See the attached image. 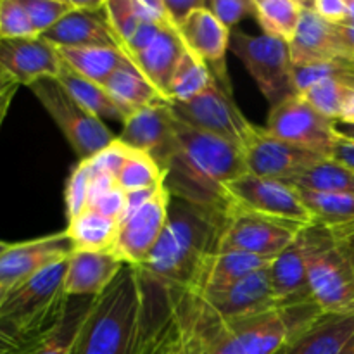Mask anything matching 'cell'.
Returning a JSON list of instances; mask_svg holds the SVG:
<instances>
[{"label":"cell","mask_w":354,"mask_h":354,"mask_svg":"<svg viewBox=\"0 0 354 354\" xmlns=\"http://www.w3.org/2000/svg\"><path fill=\"white\" fill-rule=\"evenodd\" d=\"M93 171L90 168L88 161H80L78 166L73 169L66 183V211H68V220L78 216L82 211L88 207L90 197V183H92Z\"/></svg>","instance_id":"39"},{"label":"cell","mask_w":354,"mask_h":354,"mask_svg":"<svg viewBox=\"0 0 354 354\" xmlns=\"http://www.w3.org/2000/svg\"><path fill=\"white\" fill-rule=\"evenodd\" d=\"M330 158L341 162V165H344L346 168H349L354 173V142L337 135L334 145H332Z\"/></svg>","instance_id":"47"},{"label":"cell","mask_w":354,"mask_h":354,"mask_svg":"<svg viewBox=\"0 0 354 354\" xmlns=\"http://www.w3.org/2000/svg\"><path fill=\"white\" fill-rule=\"evenodd\" d=\"M270 263H272V258L248 254V252H214L201 268L192 292L206 296V294L227 289L244 277L266 268Z\"/></svg>","instance_id":"25"},{"label":"cell","mask_w":354,"mask_h":354,"mask_svg":"<svg viewBox=\"0 0 354 354\" xmlns=\"http://www.w3.org/2000/svg\"><path fill=\"white\" fill-rule=\"evenodd\" d=\"M116 182L124 192L154 189V187L161 185L165 182V171L151 156L133 149L128 161L124 162L121 171L118 173Z\"/></svg>","instance_id":"36"},{"label":"cell","mask_w":354,"mask_h":354,"mask_svg":"<svg viewBox=\"0 0 354 354\" xmlns=\"http://www.w3.org/2000/svg\"><path fill=\"white\" fill-rule=\"evenodd\" d=\"M95 297H69L57 324L44 335L35 354H73L80 328Z\"/></svg>","instance_id":"31"},{"label":"cell","mask_w":354,"mask_h":354,"mask_svg":"<svg viewBox=\"0 0 354 354\" xmlns=\"http://www.w3.org/2000/svg\"><path fill=\"white\" fill-rule=\"evenodd\" d=\"M245 173L239 145L176 120L175 151L165 166V183L173 197L228 209L227 185Z\"/></svg>","instance_id":"2"},{"label":"cell","mask_w":354,"mask_h":354,"mask_svg":"<svg viewBox=\"0 0 354 354\" xmlns=\"http://www.w3.org/2000/svg\"><path fill=\"white\" fill-rule=\"evenodd\" d=\"M14 85H17V83L14 82V80L10 78V76L7 75V73L3 71L2 68H0V93H2L3 90L10 88V86H14Z\"/></svg>","instance_id":"53"},{"label":"cell","mask_w":354,"mask_h":354,"mask_svg":"<svg viewBox=\"0 0 354 354\" xmlns=\"http://www.w3.org/2000/svg\"><path fill=\"white\" fill-rule=\"evenodd\" d=\"M26 346L28 344H21V342H17L16 339L9 337L7 334L0 332V354H16L23 348H26Z\"/></svg>","instance_id":"49"},{"label":"cell","mask_w":354,"mask_h":354,"mask_svg":"<svg viewBox=\"0 0 354 354\" xmlns=\"http://www.w3.org/2000/svg\"><path fill=\"white\" fill-rule=\"evenodd\" d=\"M303 228L292 221L230 206L216 252H248L273 259L296 241Z\"/></svg>","instance_id":"8"},{"label":"cell","mask_w":354,"mask_h":354,"mask_svg":"<svg viewBox=\"0 0 354 354\" xmlns=\"http://www.w3.org/2000/svg\"><path fill=\"white\" fill-rule=\"evenodd\" d=\"M268 266L244 277L227 289L201 297H204L206 303L225 322L245 320V318L258 317L266 311L277 310L279 304H277L272 280H270Z\"/></svg>","instance_id":"18"},{"label":"cell","mask_w":354,"mask_h":354,"mask_svg":"<svg viewBox=\"0 0 354 354\" xmlns=\"http://www.w3.org/2000/svg\"><path fill=\"white\" fill-rule=\"evenodd\" d=\"M344 24L354 28V0H348V19Z\"/></svg>","instance_id":"55"},{"label":"cell","mask_w":354,"mask_h":354,"mask_svg":"<svg viewBox=\"0 0 354 354\" xmlns=\"http://www.w3.org/2000/svg\"><path fill=\"white\" fill-rule=\"evenodd\" d=\"M207 2L204 0H165L166 10L169 14V19L175 24L176 28L182 26L189 16L192 12H196L197 9H203L206 7Z\"/></svg>","instance_id":"46"},{"label":"cell","mask_w":354,"mask_h":354,"mask_svg":"<svg viewBox=\"0 0 354 354\" xmlns=\"http://www.w3.org/2000/svg\"><path fill=\"white\" fill-rule=\"evenodd\" d=\"M241 151L248 173L283 182H289L301 171L325 159V156L275 138L256 124L249 131Z\"/></svg>","instance_id":"13"},{"label":"cell","mask_w":354,"mask_h":354,"mask_svg":"<svg viewBox=\"0 0 354 354\" xmlns=\"http://www.w3.org/2000/svg\"><path fill=\"white\" fill-rule=\"evenodd\" d=\"M131 2H133V10L140 23L173 24L166 10L165 0H131Z\"/></svg>","instance_id":"43"},{"label":"cell","mask_w":354,"mask_h":354,"mask_svg":"<svg viewBox=\"0 0 354 354\" xmlns=\"http://www.w3.org/2000/svg\"><path fill=\"white\" fill-rule=\"evenodd\" d=\"M207 9L225 28L234 31L242 19L252 16V0H211Z\"/></svg>","instance_id":"42"},{"label":"cell","mask_w":354,"mask_h":354,"mask_svg":"<svg viewBox=\"0 0 354 354\" xmlns=\"http://www.w3.org/2000/svg\"><path fill=\"white\" fill-rule=\"evenodd\" d=\"M68 259L54 263L7 292L0 306V332L30 344L57 324L69 299L64 292Z\"/></svg>","instance_id":"5"},{"label":"cell","mask_w":354,"mask_h":354,"mask_svg":"<svg viewBox=\"0 0 354 354\" xmlns=\"http://www.w3.org/2000/svg\"><path fill=\"white\" fill-rule=\"evenodd\" d=\"M265 130L275 138L330 158L335 133V121L318 113L299 93L270 107Z\"/></svg>","instance_id":"10"},{"label":"cell","mask_w":354,"mask_h":354,"mask_svg":"<svg viewBox=\"0 0 354 354\" xmlns=\"http://www.w3.org/2000/svg\"><path fill=\"white\" fill-rule=\"evenodd\" d=\"M168 107L180 123L223 138L239 147H242L254 127L241 113L234 97L228 95L216 82L189 102H168Z\"/></svg>","instance_id":"11"},{"label":"cell","mask_w":354,"mask_h":354,"mask_svg":"<svg viewBox=\"0 0 354 354\" xmlns=\"http://www.w3.org/2000/svg\"><path fill=\"white\" fill-rule=\"evenodd\" d=\"M41 339H44V337H41ZM41 339H38V341L31 342V344H28L26 348H23V349H21V351H17L16 354H35V353H37L38 346H40V341H41Z\"/></svg>","instance_id":"54"},{"label":"cell","mask_w":354,"mask_h":354,"mask_svg":"<svg viewBox=\"0 0 354 354\" xmlns=\"http://www.w3.org/2000/svg\"><path fill=\"white\" fill-rule=\"evenodd\" d=\"M66 232L75 245V251L114 252L120 221L93 209H85L68 221Z\"/></svg>","instance_id":"28"},{"label":"cell","mask_w":354,"mask_h":354,"mask_svg":"<svg viewBox=\"0 0 354 354\" xmlns=\"http://www.w3.org/2000/svg\"><path fill=\"white\" fill-rule=\"evenodd\" d=\"M178 31L187 48L209 66L218 85L234 97L227 73V50L230 48L232 31L216 19V16L207 9V3L206 7L190 14Z\"/></svg>","instance_id":"16"},{"label":"cell","mask_w":354,"mask_h":354,"mask_svg":"<svg viewBox=\"0 0 354 354\" xmlns=\"http://www.w3.org/2000/svg\"><path fill=\"white\" fill-rule=\"evenodd\" d=\"M227 199L228 207H241L265 216L292 221L301 227L315 223L299 190L283 180L263 178L245 173L228 183Z\"/></svg>","instance_id":"9"},{"label":"cell","mask_w":354,"mask_h":354,"mask_svg":"<svg viewBox=\"0 0 354 354\" xmlns=\"http://www.w3.org/2000/svg\"><path fill=\"white\" fill-rule=\"evenodd\" d=\"M38 37L75 10L73 0H23Z\"/></svg>","instance_id":"37"},{"label":"cell","mask_w":354,"mask_h":354,"mask_svg":"<svg viewBox=\"0 0 354 354\" xmlns=\"http://www.w3.org/2000/svg\"><path fill=\"white\" fill-rule=\"evenodd\" d=\"M299 194L315 223L332 228L354 223V192L318 194L299 190Z\"/></svg>","instance_id":"35"},{"label":"cell","mask_w":354,"mask_h":354,"mask_svg":"<svg viewBox=\"0 0 354 354\" xmlns=\"http://www.w3.org/2000/svg\"><path fill=\"white\" fill-rule=\"evenodd\" d=\"M38 37L23 0H0V40Z\"/></svg>","instance_id":"38"},{"label":"cell","mask_w":354,"mask_h":354,"mask_svg":"<svg viewBox=\"0 0 354 354\" xmlns=\"http://www.w3.org/2000/svg\"><path fill=\"white\" fill-rule=\"evenodd\" d=\"M216 82L209 66L187 48L169 83L168 102H189Z\"/></svg>","instance_id":"33"},{"label":"cell","mask_w":354,"mask_h":354,"mask_svg":"<svg viewBox=\"0 0 354 354\" xmlns=\"http://www.w3.org/2000/svg\"><path fill=\"white\" fill-rule=\"evenodd\" d=\"M313 301L322 313H354V263L335 228L313 223L299 234Z\"/></svg>","instance_id":"4"},{"label":"cell","mask_w":354,"mask_h":354,"mask_svg":"<svg viewBox=\"0 0 354 354\" xmlns=\"http://www.w3.org/2000/svg\"><path fill=\"white\" fill-rule=\"evenodd\" d=\"M308 6L324 21L341 26L348 19V0H313Z\"/></svg>","instance_id":"45"},{"label":"cell","mask_w":354,"mask_h":354,"mask_svg":"<svg viewBox=\"0 0 354 354\" xmlns=\"http://www.w3.org/2000/svg\"><path fill=\"white\" fill-rule=\"evenodd\" d=\"M339 121H342V123H353L354 124V90H353L351 97L348 99V102H346L344 111H342Z\"/></svg>","instance_id":"52"},{"label":"cell","mask_w":354,"mask_h":354,"mask_svg":"<svg viewBox=\"0 0 354 354\" xmlns=\"http://www.w3.org/2000/svg\"><path fill=\"white\" fill-rule=\"evenodd\" d=\"M287 183L303 192H354V173L335 159L325 158Z\"/></svg>","instance_id":"32"},{"label":"cell","mask_w":354,"mask_h":354,"mask_svg":"<svg viewBox=\"0 0 354 354\" xmlns=\"http://www.w3.org/2000/svg\"><path fill=\"white\" fill-rule=\"evenodd\" d=\"M342 354H354V341L348 346V348H346V351L342 353Z\"/></svg>","instance_id":"59"},{"label":"cell","mask_w":354,"mask_h":354,"mask_svg":"<svg viewBox=\"0 0 354 354\" xmlns=\"http://www.w3.org/2000/svg\"><path fill=\"white\" fill-rule=\"evenodd\" d=\"M124 263L114 252L73 251L64 277L68 297H99L116 280Z\"/></svg>","instance_id":"19"},{"label":"cell","mask_w":354,"mask_h":354,"mask_svg":"<svg viewBox=\"0 0 354 354\" xmlns=\"http://www.w3.org/2000/svg\"><path fill=\"white\" fill-rule=\"evenodd\" d=\"M230 48L241 59L259 92L268 100L270 107L287 97L296 95L289 44L266 35H249L234 30Z\"/></svg>","instance_id":"6"},{"label":"cell","mask_w":354,"mask_h":354,"mask_svg":"<svg viewBox=\"0 0 354 354\" xmlns=\"http://www.w3.org/2000/svg\"><path fill=\"white\" fill-rule=\"evenodd\" d=\"M0 68L17 83L31 86L45 78H57L62 57L57 47L41 37L0 40Z\"/></svg>","instance_id":"17"},{"label":"cell","mask_w":354,"mask_h":354,"mask_svg":"<svg viewBox=\"0 0 354 354\" xmlns=\"http://www.w3.org/2000/svg\"><path fill=\"white\" fill-rule=\"evenodd\" d=\"M268 270L279 308H294L315 303L310 290L306 258L299 235L289 248L272 259Z\"/></svg>","instance_id":"22"},{"label":"cell","mask_w":354,"mask_h":354,"mask_svg":"<svg viewBox=\"0 0 354 354\" xmlns=\"http://www.w3.org/2000/svg\"><path fill=\"white\" fill-rule=\"evenodd\" d=\"M354 90V69L342 75L330 76L299 93L315 109L332 121H339L346 102Z\"/></svg>","instance_id":"34"},{"label":"cell","mask_w":354,"mask_h":354,"mask_svg":"<svg viewBox=\"0 0 354 354\" xmlns=\"http://www.w3.org/2000/svg\"><path fill=\"white\" fill-rule=\"evenodd\" d=\"M10 248H12V244H10V242H3V241H0V258H2V256L6 254V252L9 251Z\"/></svg>","instance_id":"57"},{"label":"cell","mask_w":354,"mask_h":354,"mask_svg":"<svg viewBox=\"0 0 354 354\" xmlns=\"http://www.w3.org/2000/svg\"><path fill=\"white\" fill-rule=\"evenodd\" d=\"M73 251L75 245L66 230L12 244V248L0 258V287L14 289L54 263L68 259Z\"/></svg>","instance_id":"15"},{"label":"cell","mask_w":354,"mask_h":354,"mask_svg":"<svg viewBox=\"0 0 354 354\" xmlns=\"http://www.w3.org/2000/svg\"><path fill=\"white\" fill-rule=\"evenodd\" d=\"M17 88H19V85H14L0 93V127H2L7 113H9V107H10V104H12V99H14V95H16Z\"/></svg>","instance_id":"48"},{"label":"cell","mask_w":354,"mask_h":354,"mask_svg":"<svg viewBox=\"0 0 354 354\" xmlns=\"http://www.w3.org/2000/svg\"><path fill=\"white\" fill-rule=\"evenodd\" d=\"M62 61L75 73L83 78L106 85L107 80L121 68L127 61H130L127 54L120 48L107 47H62L57 48Z\"/></svg>","instance_id":"27"},{"label":"cell","mask_w":354,"mask_h":354,"mask_svg":"<svg viewBox=\"0 0 354 354\" xmlns=\"http://www.w3.org/2000/svg\"><path fill=\"white\" fill-rule=\"evenodd\" d=\"M335 230L342 235L346 242H348V248L351 251L353 256V263H354V223L353 225H346V227H337Z\"/></svg>","instance_id":"50"},{"label":"cell","mask_w":354,"mask_h":354,"mask_svg":"<svg viewBox=\"0 0 354 354\" xmlns=\"http://www.w3.org/2000/svg\"><path fill=\"white\" fill-rule=\"evenodd\" d=\"M166 354H187L185 348H183V342H182V334H180V339L176 341V344L173 346V348L169 349V351Z\"/></svg>","instance_id":"56"},{"label":"cell","mask_w":354,"mask_h":354,"mask_svg":"<svg viewBox=\"0 0 354 354\" xmlns=\"http://www.w3.org/2000/svg\"><path fill=\"white\" fill-rule=\"evenodd\" d=\"M55 80L61 83L62 88H64L80 106L85 107L88 113H92L93 116H97L99 120H113L124 123V120L128 118L127 113L114 102V99L109 95L106 86L97 85V83L80 76L78 73L73 71L64 61H62L61 73H59V76Z\"/></svg>","instance_id":"29"},{"label":"cell","mask_w":354,"mask_h":354,"mask_svg":"<svg viewBox=\"0 0 354 354\" xmlns=\"http://www.w3.org/2000/svg\"><path fill=\"white\" fill-rule=\"evenodd\" d=\"M304 12L299 0H252V17L261 26L263 35L286 44L296 35Z\"/></svg>","instance_id":"30"},{"label":"cell","mask_w":354,"mask_h":354,"mask_svg":"<svg viewBox=\"0 0 354 354\" xmlns=\"http://www.w3.org/2000/svg\"><path fill=\"white\" fill-rule=\"evenodd\" d=\"M106 90L113 97L114 102L130 116L131 113L144 107L156 106L166 102L159 90L147 80V76L133 64V61H127L109 80Z\"/></svg>","instance_id":"26"},{"label":"cell","mask_w":354,"mask_h":354,"mask_svg":"<svg viewBox=\"0 0 354 354\" xmlns=\"http://www.w3.org/2000/svg\"><path fill=\"white\" fill-rule=\"evenodd\" d=\"M335 133L342 138L354 142V124L353 123H342V121H335Z\"/></svg>","instance_id":"51"},{"label":"cell","mask_w":354,"mask_h":354,"mask_svg":"<svg viewBox=\"0 0 354 354\" xmlns=\"http://www.w3.org/2000/svg\"><path fill=\"white\" fill-rule=\"evenodd\" d=\"M187 52L185 41L180 37L178 28L166 24L151 45L133 57V64L147 76L149 82L159 90L168 102L169 83Z\"/></svg>","instance_id":"24"},{"label":"cell","mask_w":354,"mask_h":354,"mask_svg":"<svg viewBox=\"0 0 354 354\" xmlns=\"http://www.w3.org/2000/svg\"><path fill=\"white\" fill-rule=\"evenodd\" d=\"M48 116L69 142L80 161L92 159L116 140L102 120L80 106L55 78H45L30 86Z\"/></svg>","instance_id":"7"},{"label":"cell","mask_w":354,"mask_h":354,"mask_svg":"<svg viewBox=\"0 0 354 354\" xmlns=\"http://www.w3.org/2000/svg\"><path fill=\"white\" fill-rule=\"evenodd\" d=\"M54 47H107L123 50L102 12L75 9L41 35Z\"/></svg>","instance_id":"23"},{"label":"cell","mask_w":354,"mask_h":354,"mask_svg":"<svg viewBox=\"0 0 354 354\" xmlns=\"http://www.w3.org/2000/svg\"><path fill=\"white\" fill-rule=\"evenodd\" d=\"M171 203V192L166 183L156 189L151 199L130 211L120 221L114 254L128 266L140 268L161 239Z\"/></svg>","instance_id":"12"},{"label":"cell","mask_w":354,"mask_h":354,"mask_svg":"<svg viewBox=\"0 0 354 354\" xmlns=\"http://www.w3.org/2000/svg\"><path fill=\"white\" fill-rule=\"evenodd\" d=\"M354 341V313H322L277 354H342Z\"/></svg>","instance_id":"20"},{"label":"cell","mask_w":354,"mask_h":354,"mask_svg":"<svg viewBox=\"0 0 354 354\" xmlns=\"http://www.w3.org/2000/svg\"><path fill=\"white\" fill-rule=\"evenodd\" d=\"M133 149L124 145L121 140H114L107 145L104 151H100L99 154L93 156L92 159H85L90 162L93 173H99V175H107L116 178L118 173L121 171L124 162L128 161V158L131 156Z\"/></svg>","instance_id":"41"},{"label":"cell","mask_w":354,"mask_h":354,"mask_svg":"<svg viewBox=\"0 0 354 354\" xmlns=\"http://www.w3.org/2000/svg\"><path fill=\"white\" fill-rule=\"evenodd\" d=\"M225 220L227 209L171 196L161 239L138 270L165 286L192 290L206 259L216 252Z\"/></svg>","instance_id":"1"},{"label":"cell","mask_w":354,"mask_h":354,"mask_svg":"<svg viewBox=\"0 0 354 354\" xmlns=\"http://www.w3.org/2000/svg\"><path fill=\"white\" fill-rule=\"evenodd\" d=\"M162 26L166 24H152V23H140V26L137 28L133 35H131L130 40L124 45V54L133 61L135 55H138L140 52H144L149 45L154 41V38L158 37L159 31L162 30Z\"/></svg>","instance_id":"44"},{"label":"cell","mask_w":354,"mask_h":354,"mask_svg":"<svg viewBox=\"0 0 354 354\" xmlns=\"http://www.w3.org/2000/svg\"><path fill=\"white\" fill-rule=\"evenodd\" d=\"M144 308V275L127 265L106 292L93 299L73 354H131Z\"/></svg>","instance_id":"3"},{"label":"cell","mask_w":354,"mask_h":354,"mask_svg":"<svg viewBox=\"0 0 354 354\" xmlns=\"http://www.w3.org/2000/svg\"><path fill=\"white\" fill-rule=\"evenodd\" d=\"M118 140L128 147L151 156L161 169L168 165L176 145V120L168 102L144 107L124 120Z\"/></svg>","instance_id":"14"},{"label":"cell","mask_w":354,"mask_h":354,"mask_svg":"<svg viewBox=\"0 0 354 354\" xmlns=\"http://www.w3.org/2000/svg\"><path fill=\"white\" fill-rule=\"evenodd\" d=\"M104 16H106L114 37L118 38L124 52L127 41L140 26V21H138L137 14L133 10V2L131 0H106Z\"/></svg>","instance_id":"40"},{"label":"cell","mask_w":354,"mask_h":354,"mask_svg":"<svg viewBox=\"0 0 354 354\" xmlns=\"http://www.w3.org/2000/svg\"><path fill=\"white\" fill-rule=\"evenodd\" d=\"M7 292H9V289H6V287H0V306H2L3 299H6Z\"/></svg>","instance_id":"58"},{"label":"cell","mask_w":354,"mask_h":354,"mask_svg":"<svg viewBox=\"0 0 354 354\" xmlns=\"http://www.w3.org/2000/svg\"><path fill=\"white\" fill-rule=\"evenodd\" d=\"M289 50L294 66L344 59L337 26L322 19L308 6V2H304L303 17H301L296 35L290 40Z\"/></svg>","instance_id":"21"}]
</instances>
